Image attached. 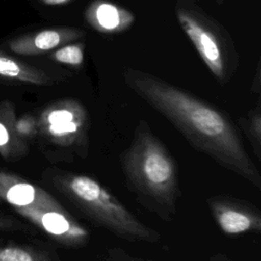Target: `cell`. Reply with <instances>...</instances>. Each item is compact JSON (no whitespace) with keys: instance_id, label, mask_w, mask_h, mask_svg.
<instances>
[{"instance_id":"6da1fadb","label":"cell","mask_w":261,"mask_h":261,"mask_svg":"<svg viewBox=\"0 0 261 261\" xmlns=\"http://www.w3.org/2000/svg\"><path fill=\"white\" fill-rule=\"evenodd\" d=\"M123 79L127 87L172 123L194 149L261 188L260 171L226 113L149 72L126 67Z\"/></svg>"},{"instance_id":"7a4b0ae2","label":"cell","mask_w":261,"mask_h":261,"mask_svg":"<svg viewBox=\"0 0 261 261\" xmlns=\"http://www.w3.org/2000/svg\"><path fill=\"white\" fill-rule=\"evenodd\" d=\"M119 161L126 186L137 201L160 219L171 222L181 194L178 168L174 157L146 120L137 124Z\"/></svg>"},{"instance_id":"3957f363","label":"cell","mask_w":261,"mask_h":261,"mask_svg":"<svg viewBox=\"0 0 261 261\" xmlns=\"http://www.w3.org/2000/svg\"><path fill=\"white\" fill-rule=\"evenodd\" d=\"M48 182L92 223L128 242L156 243L160 234L127 209L95 178L69 170L48 169Z\"/></svg>"},{"instance_id":"277c9868","label":"cell","mask_w":261,"mask_h":261,"mask_svg":"<svg viewBox=\"0 0 261 261\" xmlns=\"http://www.w3.org/2000/svg\"><path fill=\"white\" fill-rule=\"evenodd\" d=\"M174 8L179 25L203 62L219 83H227L240 63L229 33L196 0H176Z\"/></svg>"},{"instance_id":"5b68a950","label":"cell","mask_w":261,"mask_h":261,"mask_svg":"<svg viewBox=\"0 0 261 261\" xmlns=\"http://www.w3.org/2000/svg\"><path fill=\"white\" fill-rule=\"evenodd\" d=\"M38 137L57 161L86 159L90 149V117L75 99H62L47 105L37 117Z\"/></svg>"},{"instance_id":"8992f818","label":"cell","mask_w":261,"mask_h":261,"mask_svg":"<svg viewBox=\"0 0 261 261\" xmlns=\"http://www.w3.org/2000/svg\"><path fill=\"white\" fill-rule=\"evenodd\" d=\"M14 210L58 244L79 248L90 242L91 232L89 229L81 224L60 203Z\"/></svg>"},{"instance_id":"52a82bcc","label":"cell","mask_w":261,"mask_h":261,"mask_svg":"<svg viewBox=\"0 0 261 261\" xmlns=\"http://www.w3.org/2000/svg\"><path fill=\"white\" fill-rule=\"evenodd\" d=\"M206 204L219 229L226 236L260 232L261 213L251 203L226 195L207 198Z\"/></svg>"},{"instance_id":"ba28073f","label":"cell","mask_w":261,"mask_h":261,"mask_svg":"<svg viewBox=\"0 0 261 261\" xmlns=\"http://www.w3.org/2000/svg\"><path fill=\"white\" fill-rule=\"evenodd\" d=\"M85 36V31L71 27L46 29L12 39L8 42V47L16 54L33 56L81 40Z\"/></svg>"},{"instance_id":"9c48e42d","label":"cell","mask_w":261,"mask_h":261,"mask_svg":"<svg viewBox=\"0 0 261 261\" xmlns=\"http://www.w3.org/2000/svg\"><path fill=\"white\" fill-rule=\"evenodd\" d=\"M0 200L9 204L13 209L45 207L59 203L39 186L3 170H0Z\"/></svg>"},{"instance_id":"30bf717a","label":"cell","mask_w":261,"mask_h":261,"mask_svg":"<svg viewBox=\"0 0 261 261\" xmlns=\"http://www.w3.org/2000/svg\"><path fill=\"white\" fill-rule=\"evenodd\" d=\"M86 21L101 34H119L129 29L135 14L107 0H94L85 10Z\"/></svg>"},{"instance_id":"8fae6325","label":"cell","mask_w":261,"mask_h":261,"mask_svg":"<svg viewBox=\"0 0 261 261\" xmlns=\"http://www.w3.org/2000/svg\"><path fill=\"white\" fill-rule=\"evenodd\" d=\"M15 111L10 102H0V155L5 160H15L29 151L28 142L15 129Z\"/></svg>"},{"instance_id":"7c38bea8","label":"cell","mask_w":261,"mask_h":261,"mask_svg":"<svg viewBox=\"0 0 261 261\" xmlns=\"http://www.w3.org/2000/svg\"><path fill=\"white\" fill-rule=\"evenodd\" d=\"M0 77L37 86L53 84L45 71L0 52Z\"/></svg>"},{"instance_id":"4fadbf2b","label":"cell","mask_w":261,"mask_h":261,"mask_svg":"<svg viewBox=\"0 0 261 261\" xmlns=\"http://www.w3.org/2000/svg\"><path fill=\"white\" fill-rule=\"evenodd\" d=\"M0 261H60L55 252L36 245L0 240Z\"/></svg>"},{"instance_id":"5bb4252c","label":"cell","mask_w":261,"mask_h":261,"mask_svg":"<svg viewBox=\"0 0 261 261\" xmlns=\"http://www.w3.org/2000/svg\"><path fill=\"white\" fill-rule=\"evenodd\" d=\"M239 125L243 129L246 139L251 145L254 155L261 160V105L257 103L255 108L250 110L246 117L239 119Z\"/></svg>"},{"instance_id":"9a60e30c","label":"cell","mask_w":261,"mask_h":261,"mask_svg":"<svg viewBox=\"0 0 261 261\" xmlns=\"http://www.w3.org/2000/svg\"><path fill=\"white\" fill-rule=\"evenodd\" d=\"M85 56V43L71 42L57 48L50 58L56 62L67 64L73 67H80L84 63Z\"/></svg>"},{"instance_id":"2e32d148","label":"cell","mask_w":261,"mask_h":261,"mask_svg":"<svg viewBox=\"0 0 261 261\" xmlns=\"http://www.w3.org/2000/svg\"><path fill=\"white\" fill-rule=\"evenodd\" d=\"M15 129L17 135L24 141L33 139L38 135L37 117L27 114L15 120Z\"/></svg>"},{"instance_id":"e0dca14e","label":"cell","mask_w":261,"mask_h":261,"mask_svg":"<svg viewBox=\"0 0 261 261\" xmlns=\"http://www.w3.org/2000/svg\"><path fill=\"white\" fill-rule=\"evenodd\" d=\"M99 261H152L128 253L122 248H108L100 256Z\"/></svg>"},{"instance_id":"ac0fdd59","label":"cell","mask_w":261,"mask_h":261,"mask_svg":"<svg viewBox=\"0 0 261 261\" xmlns=\"http://www.w3.org/2000/svg\"><path fill=\"white\" fill-rule=\"evenodd\" d=\"M24 226L15 218L0 213V230L23 229Z\"/></svg>"},{"instance_id":"d6986e66","label":"cell","mask_w":261,"mask_h":261,"mask_svg":"<svg viewBox=\"0 0 261 261\" xmlns=\"http://www.w3.org/2000/svg\"><path fill=\"white\" fill-rule=\"evenodd\" d=\"M207 261H232V259L223 253H215L211 255Z\"/></svg>"},{"instance_id":"ffe728a7","label":"cell","mask_w":261,"mask_h":261,"mask_svg":"<svg viewBox=\"0 0 261 261\" xmlns=\"http://www.w3.org/2000/svg\"><path fill=\"white\" fill-rule=\"evenodd\" d=\"M252 91L255 93L260 92V68H257L256 72V77L253 80V85H252Z\"/></svg>"},{"instance_id":"44dd1931","label":"cell","mask_w":261,"mask_h":261,"mask_svg":"<svg viewBox=\"0 0 261 261\" xmlns=\"http://www.w3.org/2000/svg\"><path fill=\"white\" fill-rule=\"evenodd\" d=\"M43 4L45 5H61V4H64L70 0H40Z\"/></svg>"}]
</instances>
